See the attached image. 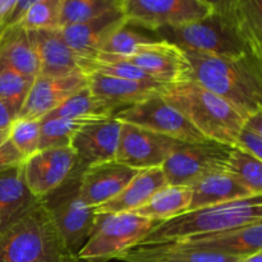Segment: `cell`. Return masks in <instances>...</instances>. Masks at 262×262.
<instances>
[{
    "mask_svg": "<svg viewBox=\"0 0 262 262\" xmlns=\"http://www.w3.org/2000/svg\"><path fill=\"white\" fill-rule=\"evenodd\" d=\"M160 223L133 212L97 214L94 232L77 257L87 262L117 260L123 252L140 245Z\"/></svg>",
    "mask_w": 262,
    "mask_h": 262,
    "instance_id": "6",
    "label": "cell"
},
{
    "mask_svg": "<svg viewBox=\"0 0 262 262\" xmlns=\"http://www.w3.org/2000/svg\"><path fill=\"white\" fill-rule=\"evenodd\" d=\"M245 257L216 251L192 250L170 245L136 246L118 256L123 262H241Z\"/></svg>",
    "mask_w": 262,
    "mask_h": 262,
    "instance_id": "22",
    "label": "cell"
},
{
    "mask_svg": "<svg viewBox=\"0 0 262 262\" xmlns=\"http://www.w3.org/2000/svg\"><path fill=\"white\" fill-rule=\"evenodd\" d=\"M40 199L28 188L23 164L0 173V227L4 230L10 223L25 214Z\"/></svg>",
    "mask_w": 262,
    "mask_h": 262,
    "instance_id": "25",
    "label": "cell"
},
{
    "mask_svg": "<svg viewBox=\"0 0 262 262\" xmlns=\"http://www.w3.org/2000/svg\"><path fill=\"white\" fill-rule=\"evenodd\" d=\"M64 262H87V261L81 260V258H78L77 256H74V255H68L66 257V260H64Z\"/></svg>",
    "mask_w": 262,
    "mask_h": 262,
    "instance_id": "44",
    "label": "cell"
},
{
    "mask_svg": "<svg viewBox=\"0 0 262 262\" xmlns=\"http://www.w3.org/2000/svg\"><path fill=\"white\" fill-rule=\"evenodd\" d=\"M15 2H17V0H0V23L4 25L5 18L8 17V14L10 13L12 8L14 7Z\"/></svg>",
    "mask_w": 262,
    "mask_h": 262,
    "instance_id": "42",
    "label": "cell"
},
{
    "mask_svg": "<svg viewBox=\"0 0 262 262\" xmlns=\"http://www.w3.org/2000/svg\"><path fill=\"white\" fill-rule=\"evenodd\" d=\"M184 51L191 77L219 95L247 119L262 110V61L253 48L239 58Z\"/></svg>",
    "mask_w": 262,
    "mask_h": 262,
    "instance_id": "1",
    "label": "cell"
},
{
    "mask_svg": "<svg viewBox=\"0 0 262 262\" xmlns=\"http://www.w3.org/2000/svg\"><path fill=\"white\" fill-rule=\"evenodd\" d=\"M15 118H17V114L14 113V110L0 99V130H9Z\"/></svg>",
    "mask_w": 262,
    "mask_h": 262,
    "instance_id": "40",
    "label": "cell"
},
{
    "mask_svg": "<svg viewBox=\"0 0 262 262\" xmlns=\"http://www.w3.org/2000/svg\"><path fill=\"white\" fill-rule=\"evenodd\" d=\"M87 77L92 94L117 113L120 109L160 95L166 87V84L159 82L133 81L99 73H91Z\"/></svg>",
    "mask_w": 262,
    "mask_h": 262,
    "instance_id": "19",
    "label": "cell"
},
{
    "mask_svg": "<svg viewBox=\"0 0 262 262\" xmlns=\"http://www.w3.org/2000/svg\"><path fill=\"white\" fill-rule=\"evenodd\" d=\"M61 10L63 0H38L18 25L26 31L60 30Z\"/></svg>",
    "mask_w": 262,
    "mask_h": 262,
    "instance_id": "30",
    "label": "cell"
},
{
    "mask_svg": "<svg viewBox=\"0 0 262 262\" xmlns=\"http://www.w3.org/2000/svg\"><path fill=\"white\" fill-rule=\"evenodd\" d=\"M155 35L182 50L220 58H239L252 49L239 23L215 12L188 25L160 28Z\"/></svg>",
    "mask_w": 262,
    "mask_h": 262,
    "instance_id": "5",
    "label": "cell"
},
{
    "mask_svg": "<svg viewBox=\"0 0 262 262\" xmlns=\"http://www.w3.org/2000/svg\"><path fill=\"white\" fill-rule=\"evenodd\" d=\"M81 171H76L69 178V189H61L60 187L58 188L60 193L55 191L43 199L50 209L67 250L74 256H77L91 237L97 215L95 207L87 205L78 194V179Z\"/></svg>",
    "mask_w": 262,
    "mask_h": 262,
    "instance_id": "8",
    "label": "cell"
},
{
    "mask_svg": "<svg viewBox=\"0 0 262 262\" xmlns=\"http://www.w3.org/2000/svg\"><path fill=\"white\" fill-rule=\"evenodd\" d=\"M161 96L207 140L235 146L246 118L227 100L193 79L166 84Z\"/></svg>",
    "mask_w": 262,
    "mask_h": 262,
    "instance_id": "3",
    "label": "cell"
},
{
    "mask_svg": "<svg viewBox=\"0 0 262 262\" xmlns=\"http://www.w3.org/2000/svg\"><path fill=\"white\" fill-rule=\"evenodd\" d=\"M241 262H262V251L252 253V255L250 256H246Z\"/></svg>",
    "mask_w": 262,
    "mask_h": 262,
    "instance_id": "43",
    "label": "cell"
},
{
    "mask_svg": "<svg viewBox=\"0 0 262 262\" xmlns=\"http://www.w3.org/2000/svg\"><path fill=\"white\" fill-rule=\"evenodd\" d=\"M35 78L14 71L0 72V99L7 102L17 115L27 99Z\"/></svg>",
    "mask_w": 262,
    "mask_h": 262,
    "instance_id": "32",
    "label": "cell"
},
{
    "mask_svg": "<svg viewBox=\"0 0 262 262\" xmlns=\"http://www.w3.org/2000/svg\"><path fill=\"white\" fill-rule=\"evenodd\" d=\"M233 148L207 138L197 142L178 141L161 169L168 184L189 187L209 174L227 170Z\"/></svg>",
    "mask_w": 262,
    "mask_h": 262,
    "instance_id": "7",
    "label": "cell"
},
{
    "mask_svg": "<svg viewBox=\"0 0 262 262\" xmlns=\"http://www.w3.org/2000/svg\"><path fill=\"white\" fill-rule=\"evenodd\" d=\"M4 28H5V26L3 25V23H0V37H2L3 32H4Z\"/></svg>",
    "mask_w": 262,
    "mask_h": 262,
    "instance_id": "47",
    "label": "cell"
},
{
    "mask_svg": "<svg viewBox=\"0 0 262 262\" xmlns=\"http://www.w3.org/2000/svg\"><path fill=\"white\" fill-rule=\"evenodd\" d=\"M262 222V194L186 211L156 225L138 246L163 245L199 235L232 232Z\"/></svg>",
    "mask_w": 262,
    "mask_h": 262,
    "instance_id": "2",
    "label": "cell"
},
{
    "mask_svg": "<svg viewBox=\"0 0 262 262\" xmlns=\"http://www.w3.org/2000/svg\"><path fill=\"white\" fill-rule=\"evenodd\" d=\"M27 32L38 59V76L66 77L82 72L81 56L66 42L60 30Z\"/></svg>",
    "mask_w": 262,
    "mask_h": 262,
    "instance_id": "18",
    "label": "cell"
},
{
    "mask_svg": "<svg viewBox=\"0 0 262 262\" xmlns=\"http://www.w3.org/2000/svg\"><path fill=\"white\" fill-rule=\"evenodd\" d=\"M239 26L251 45L262 43V0H237Z\"/></svg>",
    "mask_w": 262,
    "mask_h": 262,
    "instance_id": "35",
    "label": "cell"
},
{
    "mask_svg": "<svg viewBox=\"0 0 262 262\" xmlns=\"http://www.w3.org/2000/svg\"><path fill=\"white\" fill-rule=\"evenodd\" d=\"M86 86L89 77L82 72L66 77L37 76L17 118L42 120L71 95Z\"/></svg>",
    "mask_w": 262,
    "mask_h": 262,
    "instance_id": "16",
    "label": "cell"
},
{
    "mask_svg": "<svg viewBox=\"0 0 262 262\" xmlns=\"http://www.w3.org/2000/svg\"><path fill=\"white\" fill-rule=\"evenodd\" d=\"M8 136H9V130H0V145L8 140Z\"/></svg>",
    "mask_w": 262,
    "mask_h": 262,
    "instance_id": "45",
    "label": "cell"
},
{
    "mask_svg": "<svg viewBox=\"0 0 262 262\" xmlns=\"http://www.w3.org/2000/svg\"><path fill=\"white\" fill-rule=\"evenodd\" d=\"M119 8L128 25L152 32L196 22L212 12L204 0H123Z\"/></svg>",
    "mask_w": 262,
    "mask_h": 262,
    "instance_id": "9",
    "label": "cell"
},
{
    "mask_svg": "<svg viewBox=\"0 0 262 262\" xmlns=\"http://www.w3.org/2000/svg\"><path fill=\"white\" fill-rule=\"evenodd\" d=\"M119 122L129 123L143 129L166 136L181 142L206 140L186 117L160 95L120 109L114 115Z\"/></svg>",
    "mask_w": 262,
    "mask_h": 262,
    "instance_id": "10",
    "label": "cell"
},
{
    "mask_svg": "<svg viewBox=\"0 0 262 262\" xmlns=\"http://www.w3.org/2000/svg\"><path fill=\"white\" fill-rule=\"evenodd\" d=\"M118 59L138 67L148 76L164 84L178 83L187 81L191 77V68L184 51L165 40H152L146 42L129 56Z\"/></svg>",
    "mask_w": 262,
    "mask_h": 262,
    "instance_id": "13",
    "label": "cell"
},
{
    "mask_svg": "<svg viewBox=\"0 0 262 262\" xmlns=\"http://www.w3.org/2000/svg\"><path fill=\"white\" fill-rule=\"evenodd\" d=\"M191 196V187L166 184L151 197L147 204L135 210L133 214L156 222H165L186 212Z\"/></svg>",
    "mask_w": 262,
    "mask_h": 262,
    "instance_id": "26",
    "label": "cell"
},
{
    "mask_svg": "<svg viewBox=\"0 0 262 262\" xmlns=\"http://www.w3.org/2000/svg\"><path fill=\"white\" fill-rule=\"evenodd\" d=\"M117 114L113 107L107 106L100 101L91 92L89 86L83 87L79 91L74 92L64 102H61L56 109L49 113L43 119L64 118V119L76 120H102L109 119Z\"/></svg>",
    "mask_w": 262,
    "mask_h": 262,
    "instance_id": "27",
    "label": "cell"
},
{
    "mask_svg": "<svg viewBox=\"0 0 262 262\" xmlns=\"http://www.w3.org/2000/svg\"><path fill=\"white\" fill-rule=\"evenodd\" d=\"M38 0H17L14 4V7L12 8L10 13L8 14V17L5 18L4 26H13L18 25L20 22V19L23 18V15L31 9V7L37 3Z\"/></svg>",
    "mask_w": 262,
    "mask_h": 262,
    "instance_id": "39",
    "label": "cell"
},
{
    "mask_svg": "<svg viewBox=\"0 0 262 262\" xmlns=\"http://www.w3.org/2000/svg\"><path fill=\"white\" fill-rule=\"evenodd\" d=\"M168 184L161 168L143 169L114 199L95 207L96 214L133 212L147 204L151 197Z\"/></svg>",
    "mask_w": 262,
    "mask_h": 262,
    "instance_id": "21",
    "label": "cell"
},
{
    "mask_svg": "<svg viewBox=\"0 0 262 262\" xmlns=\"http://www.w3.org/2000/svg\"><path fill=\"white\" fill-rule=\"evenodd\" d=\"M124 25L127 20L118 7L84 22L66 26L60 28V32L66 42L81 58H94L110 36Z\"/></svg>",
    "mask_w": 262,
    "mask_h": 262,
    "instance_id": "17",
    "label": "cell"
},
{
    "mask_svg": "<svg viewBox=\"0 0 262 262\" xmlns=\"http://www.w3.org/2000/svg\"><path fill=\"white\" fill-rule=\"evenodd\" d=\"M78 166L71 146L38 150L23 163L26 183L37 199H45L66 184Z\"/></svg>",
    "mask_w": 262,
    "mask_h": 262,
    "instance_id": "11",
    "label": "cell"
},
{
    "mask_svg": "<svg viewBox=\"0 0 262 262\" xmlns=\"http://www.w3.org/2000/svg\"><path fill=\"white\" fill-rule=\"evenodd\" d=\"M191 202L187 211L251 196V192L228 170L216 171L191 184Z\"/></svg>",
    "mask_w": 262,
    "mask_h": 262,
    "instance_id": "24",
    "label": "cell"
},
{
    "mask_svg": "<svg viewBox=\"0 0 262 262\" xmlns=\"http://www.w3.org/2000/svg\"><path fill=\"white\" fill-rule=\"evenodd\" d=\"M2 232H3V230H2V227H0V235H2Z\"/></svg>",
    "mask_w": 262,
    "mask_h": 262,
    "instance_id": "49",
    "label": "cell"
},
{
    "mask_svg": "<svg viewBox=\"0 0 262 262\" xmlns=\"http://www.w3.org/2000/svg\"><path fill=\"white\" fill-rule=\"evenodd\" d=\"M3 71L38 76L37 55L28 32L19 25L5 26L0 37V72Z\"/></svg>",
    "mask_w": 262,
    "mask_h": 262,
    "instance_id": "23",
    "label": "cell"
},
{
    "mask_svg": "<svg viewBox=\"0 0 262 262\" xmlns=\"http://www.w3.org/2000/svg\"><path fill=\"white\" fill-rule=\"evenodd\" d=\"M204 2L211 7L212 12L219 13L239 23L237 13V0H204Z\"/></svg>",
    "mask_w": 262,
    "mask_h": 262,
    "instance_id": "38",
    "label": "cell"
},
{
    "mask_svg": "<svg viewBox=\"0 0 262 262\" xmlns=\"http://www.w3.org/2000/svg\"><path fill=\"white\" fill-rule=\"evenodd\" d=\"M152 41V38L142 35L138 31L130 28V26L124 25L119 30L115 31L109 40L102 45L101 50L97 54H105V55L117 56V58H125L130 54L135 53L141 45Z\"/></svg>",
    "mask_w": 262,
    "mask_h": 262,
    "instance_id": "34",
    "label": "cell"
},
{
    "mask_svg": "<svg viewBox=\"0 0 262 262\" xmlns=\"http://www.w3.org/2000/svg\"><path fill=\"white\" fill-rule=\"evenodd\" d=\"M26 161V158L14 147L8 138L0 145V173L13 166L20 165Z\"/></svg>",
    "mask_w": 262,
    "mask_h": 262,
    "instance_id": "36",
    "label": "cell"
},
{
    "mask_svg": "<svg viewBox=\"0 0 262 262\" xmlns=\"http://www.w3.org/2000/svg\"><path fill=\"white\" fill-rule=\"evenodd\" d=\"M245 127L252 130V132H255L256 135H258L260 137H262V110L256 113V114L251 115L250 118H247V119H246Z\"/></svg>",
    "mask_w": 262,
    "mask_h": 262,
    "instance_id": "41",
    "label": "cell"
},
{
    "mask_svg": "<svg viewBox=\"0 0 262 262\" xmlns=\"http://www.w3.org/2000/svg\"><path fill=\"white\" fill-rule=\"evenodd\" d=\"M122 122L115 117L82 125L71 141L81 169L117 159Z\"/></svg>",
    "mask_w": 262,
    "mask_h": 262,
    "instance_id": "14",
    "label": "cell"
},
{
    "mask_svg": "<svg viewBox=\"0 0 262 262\" xmlns=\"http://www.w3.org/2000/svg\"><path fill=\"white\" fill-rule=\"evenodd\" d=\"M140 170L117 160L90 165L82 169L78 179V194L90 206H99L114 199Z\"/></svg>",
    "mask_w": 262,
    "mask_h": 262,
    "instance_id": "15",
    "label": "cell"
},
{
    "mask_svg": "<svg viewBox=\"0 0 262 262\" xmlns=\"http://www.w3.org/2000/svg\"><path fill=\"white\" fill-rule=\"evenodd\" d=\"M118 7L117 0H63L60 28L84 22Z\"/></svg>",
    "mask_w": 262,
    "mask_h": 262,
    "instance_id": "31",
    "label": "cell"
},
{
    "mask_svg": "<svg viewBox=\"0 0 262 262\" xmlns=\"http://www.w3.org/2000/svg\"><path fill=\"white\" fill-rule=\"evenodd\" d=\"M235 146L247 151L251 155L256 156L262 161V137L256 135L255 132H252L248 128H243L242 132L239 133V137H238Z\"/></svg>",
    "mask_w": 262,
    "mask_h": 262,
    "instance_id": "37",
    "label": "cell"
},
{
    "mask_svg": "<svg viewBox=\"0 0 262 262\" xmlns=\"http://www.w3.org/2000/svg\"><path fill=\"white\" fill-rule=\"evenodd\" d=\"M117 2H118V4H120V3H122L123 0H117Z\"/></svg>",
    "mask_w": 262,
    "mask_h": 262,
    "instance_id": "48",
    "label": "cell"
},
{
    "mask_svg": "<svg viewBox=\"0 0 262 262\" xmlns=\"http://www.w3.org/2000/svg\"><path fill=\"white\" fill-rule=\"evenodd\" d=\"M177 142L166 136L122 123L115 160L137 170L161 168Z\"/></svg>",
    "mask_w": 262,
    "mask_h": 262,
    "instance_id": "12",
    "label": "cell"
},
{
    "mask_svg": "<svg viewBox=\"0 0 262 262\" xmlns=\"http://www.w3.org/2000/svg\"><path fill=\"white\" fill-rule=\"evenodd\" d=\"M163 245L192 248V250L216 251V252L246 257V256L262 251V222L241 228V229L232 230V232L199 235V237L186 238V239L163 243Z\"/></svg>",
    "mask_w": 262,
    "mask_h": 262,
    "instance_id": "20",
    "label": "cell"
},
{
    "mask_svg": "<svg viewBox=\"0 0 262 262\" xmlns=\"http://www.w3.org/2000/svg\"><path fill=\"white\" fill-rule=\"evenodd\" d=\"M227 170L252 194H262V161L247 151L234 146Z\"/></svg>",
    "mask_w": 262,
    "mask_h": 262,
    "instance_id": "28",
    "label": "cell"
},
{
    "mask_svg": "<svg viewBox=\"0 0 262 262\" xmlns=\"http://www.w3.org/2000/svg\"><path fill=\"white\" fill-rule=\"evenodd\" d=\"M68 255L43 199L10 223L0 235V262H64Z\"/></svg>",
    "mask_w": 262,
    "mask_h": 262,
    "instance_id": "4",
    "label": "cell"
},
{
    "mask_svg": "<svg viewBox=\"0 0 262 262\" xmlns=\"http://www.w3.org/2000/svg\"><path fill=\"white\" fill-rule=\"evenodd\" d=\"M252 48H253V50L256 51V54H257L258 58H260V60L262 61V43L261 45H253Z\"/></svg>",
    "mask_w": 262,
    "mask_h": 262,
    "instance_id": "46",
    "label": "cell"
},
{
    "mask_svg": "<svg viewBox=\"0 0 262 262\" xmlns=\"http://www.w3.org/2000/svg\"><path fill=\"white\" fill-rule=\"evenodd\" d=\"M41 120L15 118L9 128L10 142L26 159L36 154L40 147Z\"/></svg>",
    "mask_w": 262,
    "mask_h": 262,
    "instance_id": "33",
    "label": "cell"
},
{
    "mask_svg": "<svg viewBox=\"0 0 262 262\" xmlns=\"http://www.w3.org/2000/svg\"><path fill=\"white\" fill-rule=\"evenodd\" d=\"M92 122V120H90ZM89 123L87 120L64 119V118H54V119L41 120V136L40 147L38 150L56 147H68L77 130L83 124Z\"/></svg>",
    "mask_w": 262,
    "mask_h": 262,
    "instance_id": "29",
    "label": "cell"
}]
</instances>
